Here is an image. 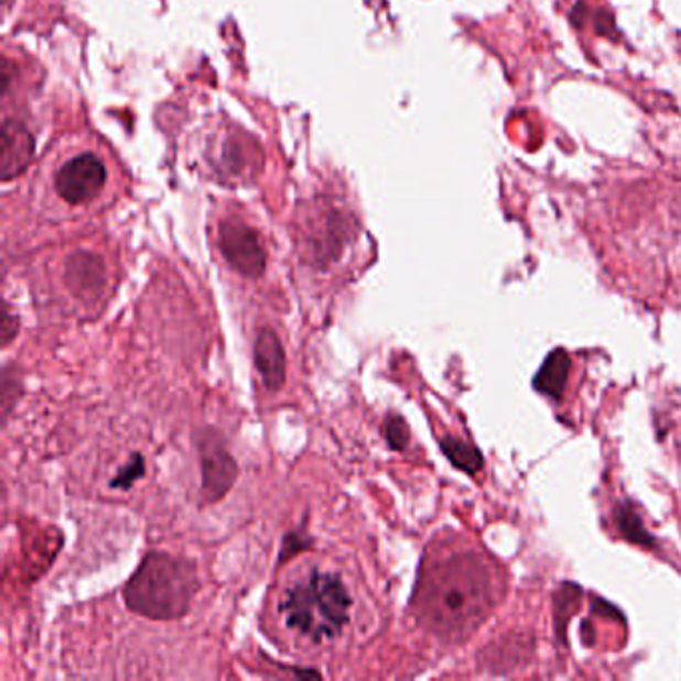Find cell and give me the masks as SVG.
<instances>
[{
    "label": "cell",
    "instance_id": "cell-8",
    "mask_svg": "<svg viewBox=\"0 0 681 681\" xmlns=\"http://www.w3.org/2000/svg\"><path fill=\"white\" fill-rule=\"evenodd\" d=\"M107 264L102 256L90 250H76L64 262V284L80 302L93 304L107 288Z\"/></svg>",
    "mask_w": 681,
    "mask_h": 681
},
{
    "label": "cell",
    "instance_id": "cell-12",
    "mask_svg": "<svg viewBox=\"0 0 681 681\" xmlns=\"http://www.w3.org/2000/svg\"><path fill=\"white\" fill-rule=\"evenodd\" d=\"M31 137L24 132V128L4 127L2 134V162H4V176H11L12 169H21L22 164L31 154Z\"/></svg>",
    "mask_w": 681,
    "mask_h": 681
},
{
    "label": "cell",
    "instance_id": "cell-19",
    "mask_svg": "<svg viewBox=\"0 0 681 681\" xmlns=\"http://www.w3.org/2000/svg\"><path fill=\"white\" fill-rule=\"evenodd\" d=\"M306 548H310L309 533L304 532V530L288 533L287 538H284V545H282V562L294 558V555L300 554Z\"/></svg>",
    "mask_w": 681,
    "mask_h": 681
},
{
    "label": "cell",
    "instance_id": "cell-17",
    "mask_svg": "<svg viewBox=\"0 0 681 681\" xmlns=\"http://www.w3.org/2000/svg\"><path fill=\"white\" fill-rule=\"evenodd\" d=\"M382 434L386 437V444L402 452L410 444V428L406 424L404 418L398 414H388L383 420Z\"/></svg>",
    "mask_w": 681,
    "mask_h": 681
},
{
    "label": "cell",
    "instance_id": "cell-5",
    "mask_svg": "<svg viewBox=\"0 0 681 681\" xmlns=\"http://www.w3.org/2000/svg\"><path fill=\"white\" fill-rule=\"evenodd\" d=\"M218 248L228 267L240 277L258 280L267 272L268 256L262 236L242 218H224L218 224Z\"/></svg>",
    "mask_w": 681,
    "mask_h": 681
},
{
    "label": "cell",
    "instance_id": "cell-11",
    "mask_svg": "<svg viewBox=\"0 0 681 681\" xmlns=\"http://www.w3.org/2000/svg\"><path fill=\"white\" fill-rule=\"evenodd\" d=\"M570 368H572V360H570L568 352L558 348V350L552 352V354L545 358L542 368L536 374V378H533V388H536L540 394L560 400L565 392V383H568Z\"/></svg>",
    "mask_w": 681,
    "mask_h": 681
},
{
    "label": "cell",
    "instance_id": "cell-3",
    "mask_svg": "<svg viewBox=\"0 0 681 681\" xmlns=\"http://www.w3.org/2000/svg\"><path fill=\"white\" fill-rule=\"evenodd\" d=\"M352 597L342 577L331 572H312L290 587L280 612L290 629L314 644L338 638L350 621Z\"/></svg>",
    "mask_w": 681,
    "mask_h": 681
},
{
    "label": "cell",
    "instance_id": "cell-4",
    "mask_svg": "<svg viewBox=\"0 0 681 681\" xmlns=\"http://www.w3.org/2000/svg\"><path fill=\"white\" fill-rule=\"evenodd\" d=\"M46 179L66 208H86L110 191L112 162L98 147H64L51 162Z\"/></svg>",
    "mask_w": 681,
    "mask_h": 681
},
{
    "label": "cell",
    "instance_id": "cell-13",
    "mask_svg": "<svg viewBox=\"0 0 681 681\" xmlns=\"http://www.w3.org/2000/svg\"><path fill=\"white\" fill-rule=\"evenodd\" d=\"M442 452L446 454V458L456 466V468L466 472L469 476L478 474L482 466H484V458H482V452L474 444H469L466 440H460V437L446 436L442 437L440 442Z\"/></svg>",
    "mask_w": 681,
    "mask_h": 681
},
{
    "label": "cell",
    "instance_id": "cell-14",
    "mask_svg": "<svg viewBox=\"0 0 681 681\" xmlns=\"http://www.w3.org/2000/svg\"><path fill=\"white\" fill-rule=\"evenodd\" d=\"M22 394V378L17 366L7 364L2 368V380H0V412H2V424H7L14 406L19 402Z\"/></svg>",
    "mask_w": 681,
    "mask_h": 681
},
{
    "label": "cell",
    "instance_id": "cell-7",
    "mask_svg": "<svg viewBox=\"0 0 681 681\" xmlns=\"http://www.w3.org/2000/svg\"><path fill=\"white\" fill-rule=\"evenodd\" d=\"M354 220L340 208H324L320 206L314 218H310L304 245L316 264H331L340 258L344 248L352 240Z\"/></svg>",
    "mask_w": 681,
    "mask_h": 681
},
{
    "label": "cell",
    "instance_id": "cell-9",
    "mask_svg": "<svg viewBox=\"0 0 681 681\" xmlns=\"http://www.w3.org/2000/svg\"><path fill=\"white\" fill-rule=\"evenodd\" d=\"M255 366L268 392L282 390L287 383V352L272 328H262L256 336Z\"/></svg>",
    "mask_w": 681,
    "mask_h": 681
},
{
    "label": "cell",
    "instance_id": "cell-16",
    "mask_svg": "<svg viewBox=\"0 0 681 681\" xmlns=\"http://www.w3.org/2000/svg\"><path fill=\"white\" fill-rule=\"evenodd\" d=\"M144 474H147V462L140 454H134L122 468L118 469L117 476L110 479V488L130 490L140 478H144Z\"/></svg>",
    "mask_w": 681,
    "mask_h": 681
},
{
    "label": "cell",
    "instance_id": "cell-1",
    "mask_svg": "<svg viewBox=\"0 0 681 681\" xmlns=\"http://www.w3.org/2000/svg\"><path fill=\"white\" fill-rule=\"evenodd\" d=\"M490 586V574L478 558L454 555L430 570L420 584L422 614L440 636H464L488 614Z\"/></svg>",
    "mask_w": 681,
    "mask_h": 681
},
{
    "label": "cell",
    "instance_id": "cell-15",
    "mask_svg": "<svg viewBox=\"0 0 681 681\" xmlns=\"http://www.w3.org/2000/svg\"><path fill=\"white\" fill-rule=\"evenodd\" d=\"M616 522H618L619 532L628 538L629 542L639 543V545H653L651 533L644 528V523L638 518V514L634 508L628 506H619L616 511Z\"/></svg>",
    "mask_w": 681,
    "mask_h": 681
},
{
    "label": "cell",
    "instance_id": "cell-2",
    "mask_svg": "<svg viewBox=\"0 0 681 681\" xmlns=\"http://www.w3.org/2000/svg\"><path fill=\"white\" fill-rule=\"evenodd\" d=\"M201 590L196 564L182 555L149 552L125 586L127 609L137 616L172 621L191 612Z\"/></svg>",
    "mask_w": 681,
    "mask_h": 681
},
{
    "label": "cell",
    "instance_id": "cell-6",
    "mask_svg": "<svg viewBox=\"0 0 681 681\" xmlns=\"http://www.w3.org/2000/svg\"><path fill=\"white\" fill-rule=\"evenodd\" d=\"M201 501L203 506H210L223 500L238 479V464L235 456L224 446L223 437L214 430H206L201 442Z\"/></svg>",
    "mask_w": 681,
    "mask_h": 681
},
{
    "label": "cell",
    "instance_id": "cell-10",
    "mask_svg": "<svg viewBox=\"0 0 681 681\" xmlns=\"http://www.w3.org/2000/svg\"><path fill=\"white\" fill-rule=\"evenodd\" d=\"M213 164L224 179H245L256 169L255 147L246 144L238 132H226L223 139L214 144Z\"/></svg>",
    "mask_w": 681,
    "mask_h": 681
},
{
    "label": "cell",
    "instance_id": "cell-18",
    "mask_svg": "<svg viewBox=\"0 0 681 681\" xmlns=\"http://www.w3.org/2000/svg\"><path fill=\"white\" fill-rule=\"evenodd\" d=\"M19 328H21L19 314H14L9 304H4L2 306V320H0V344H2V348L11 346L12 340L19 336Z\"/></svg>",
    "mask_w": 681,
    "mask_h": 681
}]
</instances>
